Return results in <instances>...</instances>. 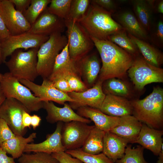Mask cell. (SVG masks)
<instances>
[{
  "label": "cell",
  "mask_w": 163,
  "mask_h": 163,
  "mask_svg": "<svg viewBox=\"0 0 163 163\" xmlns=\"http://www.w3.org/2000/svg\"><path fill=\"white\" fill-rule=\"evenodd\" d=\"M94 126L77 121L64 123L61 133L63 145L66 150L81 148Z\"/></svg>",
  "instance_id": "cell-10"
},
{
  "label": "cell",
  "mask_w": 163,
  "mask_h": 163,
  "mask_svg": "<svg viewBox=\"0 0 163 163\" xmlns=\"http://www.w3.org/2000/svg\"><path fill=\"white\" fill-rule=\"evenodd\" d=\"M111 14L91 2L85 17L79 23L90 36L109 40L111 35L123 29L112 18Z\"/></svg>",
  "instance_id": "cell-3"
},
{
  "label": "cell",
  "mask_w": 163,
  "mask_h": 163,
  "mask_svg": "<svg viewBox=\"0 0 163 163\" xmlns=\"http://www.w3.org/2000/svg\"><path fill=\"white\" fill-rule=\"evenodd\" d=\"M0 163H15L14 159L8 156L7 153L0 148Z\"/></svg>",
  "instance_id": "cell-47"
},
{
  "label": "cell",
  "mask_w": 163,
  "mask_h": 163,
  "mask_svg": "<svg viewBox=\"0 0 163 163\" xmlns=\"http://www.w3.org/2000/svg\"><path fill=\"white\" fill-rule=\"evenodd\" d=\"M151 39L152 43L157 46L162 47L163 46V22L159 20L154 27Z\"/></svg>",
  "instance_id": "cell-39"
},
{
  "label": "cell",
  "mask_w": 163,
  "mask_h": 163,
  "mask_svg": "<svg viewBox=\"0 0 163 163\" xmlns=\"http://www.w3.org/2000/svg\"><path fill=\"white\" fill-rule=\"evenodd\" d=\"M51 155L60 163H84L79 159L72 156L65 152H55Z\"/></svg>",
  "instance_id": "cell-40"
},
{
  "label": "cell",
  "mask_w": 163,
  "mask_h": 163,
  "mask_svg": "<svg viewBox=\"0 0 163 163\" xmlns=\"http://www.w3.org/2000/svg\"><path fill=\"white\" fill-rule=\"evenodd\" d=\"M67 27L69 55L75 62L86 56L94 46L90 36L79 22L64 20Z\"/></svg>",
  "instance_id": "cell-7"
},
{
  "label": "cell",
  "mask_w": 163,
  "mask_h": 163,
  "mask_svg": "<svg viewBox=\"0 0 163 163\" xmlns=\"http://www.w3.org/2000/svg\"><path fill=\"white\" fill-rule=\"evenodd\" d=\"M91 2L112 13L116 9V5L112 0H93Z\"/></svg>",
  "instance_id": "cell-42"
},
{
  "label": "cell",
  "mask_w": 163,
  "mask_h": 163,
  "mask_svg": "<svg viewBox=\"0 0 163 163\" xmlns=\"http://www.w3.org/2000/svg\"><path fill=\"white\" fill-rule=\"evenodd\" d=\"M36 136V133H31L27 138L15 135L3 142L0 145V148L6 153L11 155L14 159L18 158L24 153L26 145L34 142Z\"/></svg>",
  "instance_id": "cell-27"
},
{
  "label": "cell",
  "mask_w": 163,
  "mask_h": 163,
  "mask_svg": "<svg viewBox=\"0 0 163 163\" xmlns=\"http://www.w3.org/2000/svg\"><path fill=\"white\" fill-rule=\"evenodd\" d=\"M77 110L78 115L93 121L96 126L105 132L110 131L120 121V117L107 115L97 109L86 106Z\"/></svg>",
  "instance_id": "cell-19"
},
{
  "label": "cell",
  "mask_w": 163,
  "mask_h": 163,
  "mask_svg": "<svg viewBox=\"0 0 163 163\" xmlns=\"http://www.w3.org/2000/svg\"><path fill=\"white\" fill-rule=\"evenodd\" d=\"M76 62L80 73L82 74L87 84L92 85L101 69L100 62L96 55L94 54L86 55Z\"/></svg>",
  "instance_id": "cell-24"
},
{
  "label": "cell",
  "mask_w": 163,
  "mask_h": 163,
  "mask_svg": "<svg viewBox=\"0 0 163 163\" xmlns=\"http://www.w3.org/2000/svg\"><path fill=\"white\" fill-rule=\"evenodd\" d=\"M102 89L105 94H111L125 98L130 96L131 92L128 85L120 79L112 78L104 81Z\"/></svg>",
  "instance_id": "cell-30"
},
{
  "label": "cell",
  "mask_w": 163,
  "mask_h": 163,
  "mask_svg": "<svg viewBox=\"0 0 163 163\" xmlns=\"http://www.w3.org/2000/svg\"><path fill=\"white\" fill-rule=\"evenodd\" d=\"M0 15L11 35L23 33L30 29L31 25L9 0H1Z\"/></svg>",
  "instance_id": "cell-12"
},
{
  "label": "cell",
  "mask_w": 163,
  "mask_h": 163,
  "mask_svg": "<svg viewBox=\"0 0 163 163\" xmlns=\"http://www.w3.org/2000/svg\"><path fill=\"white\" fill-rule=\"evenodd\" d=\"M15 136L5 121L0 118V145Z\"/></svg>",
  "instance_id": "cell-41"
},
{
  "label": "cell",
  "mask_w": 163,
  "mask_h": 163,
  "mask_svg": "<svg viewBox=\"0 0 163 163\" xmlns=\"http://www.w3.org/2000/svg\"><path fill=\"white\" fill-rule=\"evenodd\" d=\"M133 115L149 126L159 129L163 126V89L154 87L144 98L131 101Z\"/></svg>",
  "instance_id": "cell-2"
},
{
  "label": "cell",
  "mask_w": 163,
  "mask_h": 163,
  "mask_svg": "<svg viewBox=\"0 0 163 163\" xmlns=\"http://www.w3.org/2000/svg\"><path fill=\"white\" fill-rule=\"evenodd\" d=\"M0 87L6 98H14L21 103L30 113L43 108V101L32 94L9 72L3 74Z\"/></svg>",
  "instance_id": "cell-6"
},
{
  "label": "cell",
  "mask_w": 163,
  "mask_h": 163,
  "mask_svg": "<svg viewBox=\"0 0 163 163\" xmlns=\"http://www.w3.org/2000/svg\"><path fill=\"white\" fill-rule=\"evenodd\" d=\"M109 40L119 46L133 57L137 56L139 54L136 46L124 29L111 35Z\"/></svg>",
  "instance_id": "cell-31"
},
{
  "label": "cell",
  "mask_w": 163,
  "mask_h": 163,
  "mask_svg": "<svg viewBox=\"0 0 163 163\" xmlns=\"http://www.w3.org/2000/svg\"><path fill=\"white\" fill-rule=\"evenodd\" d=\"M68 43L67 37L60 32L54 33L42 44L37 53V70L43 80L51 74L57 56Z\"/></svg>",
  "instance_id": "cell-5"
},
{
  "label": "cell",
  "mask_w": 163,
  "mask_h": 163,
  "mask_svg": "<svg viewBox=\"0 0 163 163\" xmlns=\"http://www.w3.org/2000/svg\"><path fill=\"white\" fill-rule=\"evenodd\" d=\"M51 82L53 85L61 91L67 94L72 91L65 77H60Z\"/></svg>",
  "instance_id": "cell-43"
},
{
  "label": "cell",
  "mask_w": 163,
  "mask_h": 163,
  "mask_svg": "<svg viewBox=\"0 0 163 163\" xmlns=\"http://www.w3.org/2000/svg\"><path fill=\"white\" fill-rule=\"evenodd\" d=\"M127 72L135 88L138 90H142L148 84L163 82V69L150 64L142 57L134 59Z\"/></svg>",
  "instance_id": "cell-8"
},
{
  "label": "cell",
  "mask_w": 163,
  "mask_h": 163,
  "mask_svg": "<svg viewBox=\"0 0 163 163\" xmlns=\"http://www.w3.org/2000/svg\"><path fill=\"white\" fill-rule=\"evenodd\" d=\"M51 0H31L28 8L23 13L31 25L36 21L40 15L50 4Z\"/></svg>",
  "instance_id": "cell-33"
},
{
  "label": "cell",
  "mask_w": 163,
  "mask_h": 163,
  "mask_svg": "<svg viewBox=\"0 0 163 163\" xmlns=\"http://www.w3.org/2000/svg\"><path fill=\"white\" fill-rule=\"evenodd\" d=\"M49 38L48 36L34 34L28 32L16 35H10L1 43L3 63H5L7 58L16 50L39 48Z\"/></svg>",
  "instance_id": "cell-9"
},
{
  "label": "cell",
  "mask_w": 163,
  "mask_h": 163,
  "mask_svg": "<svg viewBox=\"0 0 163 163\" xmlns=\"http://www.w3.org/2000/svg\"><path fill=\"white\" fill-rule=\"evenodd\" d=\"M63 122H57L54 132L48 134L46 139L38 143H29L26 145L24 152H41L52 154L59 152H65L66 149L63 145L61 140V131Z\"/></svg>",
  "instance_id": "cell-17"
},
{
  "label": "cell",
  "mask_w": 163,
  "mask_h": 163,
  "mask_svg": "<svg viewBox=\"0 0 163 163\" xmlns=\"http://www.w3.org/2000/svg\"><path fill=\"white\" fill-rule=\"evenodd\" d=\"M19 81L32 91L36 97L43 101H54L60 104H64L66 101L70 103L75 101L67 94L61 91L55 87L51 82L48 79H43L41 85L24 79Z\"/></svg>",
  "instance_id": "cell-13"
},
{
  "label": "cell",
  "mask_w": 163,
  "mask_h": 163,
  "mask_svg": "<svg viewBox=\"0 0 163 163\" xmlns=\"http://www.w3.org/2000/svg\"><path fill=\"white\" fill-rule=\"evenodd\" d=\"M79 74L76 62L70 57L67 43L57 56L52 73L48 79L52 81L69 74L79 75Z\"/></svg>",
  "instance_id": "cell-20"
},
{
  "label": "cell",
  "mask_w": 163,
  "mask_h": 163,
  "mask_svg": "<svg viewBox=\"0 0 163 163\" xmlns=\"http://www.w3.org/2000/svg\"><path fill=\"white\" fill-rule=\"evenodd\" d=\"M41 120L40 117L36 114L33 115L31 116L30 126L35 129L39 126Z\"/></svg>",
  "instance_id": "cell-48"
},
{
  "label": "cell",
  "mask_w": 163,
  "mask_h": 163,
  "mask_svg": "<svg viewBox=\"0 0 163 163\" xmlns=\"http://www.w3.org/2000/svg\"><path fill=\"white\" fill-rule=\"evenodd\" d=\"M129 142L110 131L105 132L102 153L114 162L124 155Z\"/></svg>",
  "instance_id": "cell-23"
},
{
  "label": "cell",
  "mask_w": 163,
  "mask_h": 163,
  "mask_svg": "<svg viewBox=\"0 0 163 163\" xmlns=\"http://www.w3.org/2000/svg\"><path fill=\"white\" fill-rule=\"evenodd\" d=\"M154 0H135L133 1V9L137 19L147 31L151 26Z\"/></svg>",
  "instance_id": "cell-28"
},
{
  "label": "cell",
  "mask_w": 163,
  "mask_h": 163,
  "mask_svg": "<svg viewBox=\"0 0 163 163\" xmlns=\"http://www.w3.org/2000/svg\"><path fill=\"white\" fill-rule=\"evenodd\" d=\"M144 149L140 145L132 148L131 145H127L123 156L115 162L116 163H148L144 158Z\"/></svg>",
  "instance_id": "cell-35"
},
{
  "label": "cell",
  "mask_w": 163,
  "mask_h": 163,
  "mask_svg": "<svg viewBox=\"0 0 163 163\" xmlns=\"http://www.w3.org/2000/svg\"><path fill=\"white\" fill-rule=\"evenodd\" d=\"M163 131L151 128L142 123L139 135L134 143H137L144 148L158 155L163 145Z\"/></svg>",
  "instance_id": "cell-21"
},
{
  "label": "cell",
  "mask_w": 163,
  "mask_h": 163,
  "mask_svg": "<svg viewBox=\"0 0 163 163\" xmlns=\"http://www.w3.org/2000/svg\"><path fill=\"white\" fill-rule=\"evenodd\" d=\"M18 161L19 163H60L51 154L41 152L31 154L23 153Z\"/></svg>",
  "instance_id": "cell-36"
},
{
  "label": "cell",
  "mask_w": 163,
  "mask_h": 163,
  "mask_svg": "<svg viewBox=\"0 0 163 163\" xmlns=\"http://www.w3.org/2000/svg\"><path fill=\"white\" fill-rule=\"evenodd\" d=\"M159 157L158 163H163V145H162L161 150L158 154Z\"/></svg>",
  "instance_id": "cell-50"
},
{
  "label": "cell",
  "mask_w": 163,
  "mask_h": 163,
  "mask_svg": "<svg viewBox=\"0 0 163 163\" xmlns=\"http://www.w3.org/2000/svg\"><path fill=\"white\" fill-rule=\"evenodd\" d=\"M91 37L100 56L102 66L98 80L112 78L123 79L133 62V57L117 45L108 40Z\"/></svg>",
  "instance_id": "cell-1"
},
{
  "label": "cell",
  "mask_w": 163,
  "mask_h": 163,
  "mask_svg": "<svg viewBox=\"0 0 163 163\" xmlns=\"http://www.w3.org/2000/svg\"><path fill=\"white\" fill-rule=\"evenodd\" d=\"M65 152L72 156L79 159L84 163H114L103 153L91 154L84 152L81 148L66 150Z\"/></svg>",
  "instance_id": "cell-32"
},
{
  "label": "cell",
  "mask_w": 163,
  "mask_h": 163,
  "mask_svg": "<svg viewBox=\"0 0 163 163\" xmlns=\"http://www.w3.org/2000/svg\"><path fill=\"white\" fill-rule=\"evenodd\" d=\"M39 48L30 49L24 52L16 50L5 63L9 72L18 80L24 79L34 82L39 76L37 70V53Z\"/></svg>",
  "instance_id": "cell-4"
},
{
  "label": "cell",
  "mask_w": 163,
  "mask_h": 163,
  "mask_svg": "<svg viewBox=\"0 0 163 163\" xmlns=\"http://www.w3.org/2000/svg\"><path fill=\"white\" fill-rule=\"evenodd\" d=\"M10 34L3 20L0 15V42L6 39Z\"/></svg>",
  "instance_id": "cell-45"
},
{
  "label": "cell",
  "mask_w": 163,
  "mask_h": 163,
  "mask_svg": "<svg viewBox=\"0 0 163 163\" xmlns=\"http://www.w3.org/2000/svg\"><path fill=\"white\" fill-rule=\"evenodd\" d=\"M72 0H51L47 8L48 11L65 20L69 16Z\"/></svg>",
  "instance_id": "cell-37"
},
{
  "label": "cell",
  "mask_w": 163,
  "mask_h": 163,
  "mask_svg": "<svg viewBox=\"0 0 163 163\" xmlns=\"http://www.w3.org/2000/svg\"><path fill=\"white\" fill-rule=\"evenodd\" d=\"M30 113L20 102L12 97L6 98L0 107V118L4 120L15 135L23 136L26 129L23 128V112Z\"/></svg>",
  "instance_id": "cell-11"
},
{
  "label": "cell",
  "mask_w": 163,
  "mask_h": 163,
  "mask_svg": "<svg viewBox=\"0 0 163 163\" xmlns=\"http://www.w3.org/2000/svg\"><path fill=\"white\" fill-rule=\"evenodd\" d=\"M31 121V116L26 111H24L22 114V123L23 127L24 129L28 127L30 128Z\"/></svg>",
  "instance_id": "cell-46"
},
{
  "label": "cell",
  "mask_w": 163,
  "mask_h": 163,
  "mask_svg": "<svg viewBox=\"0 0 163 163\" xmlns=\"http://www.w3.org/2000/svg\"><path fill=\"white\" fill-rule=\"evenodd\" d=\"M117 18L118 23L128 33L143 40L147 39V32L131 12H122L117 15Z\"/></svg>",
  "instance_id": "cell-25"
},
{
  "label": "cell",
  "mask_w": 163,
  "mask_h": 163,
  "mask_svg": "<svg viewBox=\"0 0 163 163\" xmlns=\"http://www.w3.org/2000/svg\"><path fill=\"white\" fill-rule=\"evenodd\" d=\"M99 110L107 115L115 117L132 115L133 112L131 101L125 97L111 94L106 95Z\"/></svg>",
  "instance_id": "cell-18"
},
{
  "label": "cell",
  "mask_w": 163,
  "mask_h": 163,
  "mask_svg": "<svg viewBox=\"0 0 163 163\" xmlns=\"http://www.w3.org/2000/svg\"><path fill=\"white\" fill-rule=\"evenodd\" d=\"M15 7V9L23 13L30 5L31 0H9Z\"/></svg>",
  "instance_id": "cell-44"
},
{
  "label": "cell",
  "mask_w": 163,
  "mask_h": 163,
  "mask_svg": "<svg viewBox=\"0 0 163 163\" xmlns=\"http://www.w3.org/2000/svg\"><path fill=\"white\" fill-rule=\"evenodd\" d=\"M1 0H0V4H1Z\"/></svg>",
  "instance_id": "cell-54"
},
{
  "label": "cell",
  "mask_w": 163,
  "mask_h": 163,
  "mask_svg": "<svg viewBox=\"0 0 163 163\" xmlns=\"http://www.w3.org/2000/svg\"><path fill=\"white\" fill-rule=\"evenodd\" d=\"M142 124L133 115L125 116L120 117L118 125L110 131L129 143H134L139 135Z\"/></svg>",
  "instance_id": "cell-22"
},
{
  "label": "cell",
  "mask_w": 163,
  "mask_h": 163,
  "mask_svg": "<svg viewBox=\"0 0 163 163\" xmlns=\"http://www.w3.org/2000/svg\"><path fill=\"white\" fill-rule=\"evenodd\" d=\"M154 10L157 12L159 13H163V0L159 1L156 4L154 5Z\"/></svg>",
  "instance_id": "cell-49"
},
{
  "label": "cell",
  "mask_w": 163,
  "mask_h": 163,
  "mask_svg": "<svg viewBox=\"0 0 163 163\" xmlns=\"http://www.w3.org/2000/svg\"><path fill=\"white\" fill-rule=\"evenodd\" d=\"M90 3L91 0H72L69 16L66 19L79 22L85 17Z\"/></svg>",
  "instance_id": "cell-34"
},
{
  "label": "cell",
  "mask_w": 163,
  "mask_h": 163,
  "mask_svg": "<svg viewBox=\"0 0 163 163\" xmlns=\"http://www.w3.org/2000/svg\"><path fill=\"white\" fill-rule=\"evenodd\" d=\"M103 82L98 80L91 88L83 92L71 91L67 93L75 101L70 103L74 109L83 106H88L99 109L106 95L102 89Z\"/></svg>",
  "instance_id": "cell-14"
},
{
  "label": "cell",
  "mask_w": 163,
  "mask_h": 163,
  "mask_svg": "<svg viewBox=\"0 0 163 163\" xmlns=\"http://www.w3.org/2000/svg\"><path fill=\"white\" fill-rule=\"evenodd\" d=\"M5 98L6 97L4 95L0 87V107Z\"/></svg>",
  "instance_id": "cell-51"
},
{
  "label": "cell",
  "mask_w": 163,
  "mask_h": 163,
  "mask_svg": "<svg viewBox=\"0 0 163 163\" xmlns=\"http://www.w3.org/2000/svg\"><path fill=\"white\" fill-rule=\"evenodd\" d=\"M64 107H57L52 101H43V107L46 111V119L47 122L53 124L59 121L64 123L77 121L87 124L91 121L78 115L73 110L70 105L65 103Z\"/></svg>",
  "instance_id": "cell-16"
},
{
  "label": "cell",
  "mask_w": 163,
  "mask_h": 163,
  "mask_svg": "<svg viewBox=\"0 0 163 163\" xmlns=\"http://www.w3.org/2000/svg\"><path fill=\"white\" fill-rule=\"evenodd\" d=\"M2 63H3V62L2 57L1 44L0 42V65Z\"/></svg>",
  "instance_id": "cell-52"
},
{
  "label": "cell",
  "mask_w": 163,
  "mask_h": 163,
  "mask_svg": "<svg viewBox=\"0 0 163 163\" xmlns=\"http://www.w3.org/2000/svg\"><path fill=\"white\" fill-rule=\"evenodd\" d=\"M3 76V74L0 73V82L1 81Z\"/></svg>",
  "instance_id": "cell-53"
},
{
  "label": "cell",
  "mask_w": 163,
  "mask_h": 163,
  "mask_svg": "<svg viewBox=\"0 0 163 163\" xmlns=\"http://www.w3.org/2000/svg\"><path fill=\"white\" fill-rule=\"evenodd\" d=\"M66 27L64 19L49 12L46 8L32 24L27 31L34 34L49 36L63 32Z\"/></svg>",
  "instance_id": "cell-15"
},
{
  "label": "cell",
  "mask_w": 163,
  "mask_h": 163,
  "mask_svg": "<svg viewBox=\"0 0 163 163\" xmlns=\"http://www.w3.org/2000/svg\"><path fill=\"white\" fill-rule=\"evenodd\" d=\"M72 91L80 92L87 90V86L82 81L78 75L69 74L65 77Z\"/></svg>",
  "instance_id": "cell-38"
},
{
  "label": "cell",
  "mask_w": 163,
  "mask_h": 163,
  "mask_svg": "<svg viewBox=\"0 0 163 163\" xmlns=\"http://www.w3.org/2000/svg\"><path fill=\"white\" fill-rule=\"evenodd\" d=\"M105 133L94 125L81 149L84 152L92 155L102 152Z\"/></svg>",
  "instance_id": "cell-29"
},
{
  "label": "cell",
  "mask_w": 163,
  "mask_h": 163,
  "mask_svg": "<svg viewBox=\"0 0 163 163\" xmlns=\"http://www.w3.org/2000/svg\"><path fill=\"white\" fill-rule=\"evenodd\" d=\"M128 34L139 52L142 55V58L150 64L160 67L163 63V55L162 52L144 40Z\"/></svg>",
  "instance_id": "cell-26"
}]
</instances>
